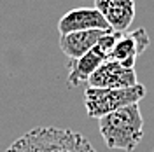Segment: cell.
I'll return each mask as SVG.
<instances>
[{"mask_svg": "<svg viewBox=\"0 0 154 152\" xmlns=\"http://www.w3.org/2000/svg\"><path fill=\"white\" fill-rule=\"evenodd\" d=\"M5 152H96L84 135L56 126H38L21 135Z\"/></svg>", "mask_w": 154, "mask_h": 152, "instance_id": "obj_1", "label": "cell"}, {"mask_svg": "<svg viewBox=\"0 0 154 152\" xmlns=\"http://www.w3.org/2000/svg\"><path fill=\"white\" fill-rule=\"evenodd\" d=\"M98 131L109 149L131 152L144 138V117L138 103L128 105L98 119Z\"/></svg>", "mask_w": 154, "mask_h": 152, "instance_id": "obj_2", "label": "cell"}, {"mask_svg": "<svg viewBox=\"0 0 154 152\" xmlns=\"http://www.w3.org/2000/svg\"><path fill=\"white\" fill-rule=\"evenodd\" d=\"M145 96V86L138 84L126 89H102V87H88L84 91V108L88 117L100 119L107 114H112L128 105L138 103Z\"/></svg>", "mask_w": 154, "mask_h": 152, "instance_id": "obj_3", "label": "cell"}, {"mask_svg": "<svg viewBox=\"0 0 154 152\" xmlns=\"http://www.w3.org/2000/svg\"><path fill=\"white\" fill-rule=\"evenodd\" d=\"M89 87H102V89H126L138 84L135 68H125L117 61L107 59L88 81Z\"/></svg>", "mask_w": 154, "mask_h": 152, "instance_id": "obj_4", "label": "cell"}, {"mask_svg": "<svg viewBox=\"0 0 154 152\" xmlns=\"http://www.w3.org/2000/svg\"><path fill=\"white\" fill-rule=\"evenodd\" d=\"M149 44H151V38L147 35L145 28H137L133 32H123L117 38L109 59L117 61L125 68H133L137 58L149 47Z\"/></svg>", "mask_w": 154, "mask_h": 152, "instance_id": "obj_5", "label": "cell"}, {"mask_svg": "<svg viewBox=\"0 0 154 152\" xmlns=\"http://www.w3.org/2000/svg\"><path fill=\"white\" fill-rule=\"evenodd\" d=\"M58 33L65 35L72 32H86V30H112L100 11L95 7H79L65 12L58 21Z\"/></svg>", "mask_w": 154, "mask_h": 152, "instance_id": "obj_6", "label": "cell"}, {"mask_svg": "<svg viewBox=\"0 0 154 152\" xmlns=\"http://www.w3.org/2000/svg\"><path fill=\"white\" fill-rule=\"evenodd\" d=\"M95 9L100 11L107 25L114 32L123 33L135 19V0H95Z\"/></svg>", "mask_w": 154, "mask_h": 152, "instance_id": "obj_7", "label": "cell"}, {"mask_svg": "<svg viewBox=\"0 0 154 152\" xmlns=\"http://www.w3.org/2000/svg\"><path fill=\"white\" fill-rule=\"evenodd\" d=\"M105 32L107 30H86L60 35V49L68 59H79L95 47L98 38Z\"/></svg>", "mask_w": 154, "mask_h": 152, "instance_id": "obj_8", "label": "cell"}, {"mask_svg": "<svg viewBox=\"0 0 154 152\" xmlns=\"http://www.w3.org/2000/svg\"><path fill=\"white\" fill-rule=\"evenodd\" d=\"M103 61H107V58L93 47L89 53H86L82 58L79 59H68V77L67 84L70 87H77V86L84 84L89 81V77L96 72V68L100 67Z\"/></svg>", "mask_w": 154, "mask_h": 152, "instance_id": "obj_9", "label": "cell"}, {"mask_svg": "<svg viewBox=\"0 0 154 152\" xmlns=\"http://www.w3.org/2000/svg\"><path fill=\"white\" fill-rule=\"evenodd\" d=\"M119 32H114V30H107L105 33L102 35V37L98 38V42H96L95 47L103 54V56L109 59V56H110V53H112V49H114L116 42H117V38H119Z\"/></svg>", "mask_w": 154, "mask_h": 152, "instance_id": "obj_10", "label": "cell"}]
</instances>
